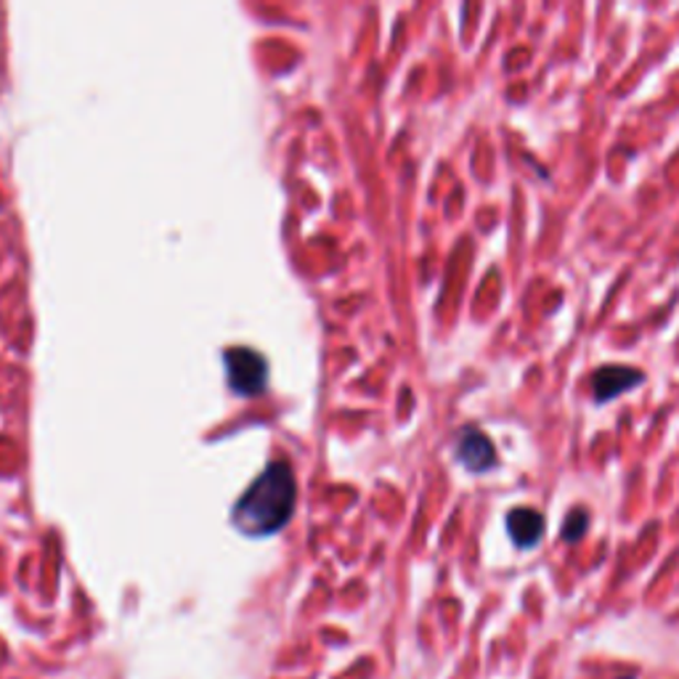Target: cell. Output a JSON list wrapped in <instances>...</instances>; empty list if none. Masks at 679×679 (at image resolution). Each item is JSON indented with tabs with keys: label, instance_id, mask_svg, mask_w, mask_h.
Instances as JSON below:
<instances>
[{
	"label": "cell",
	"instance_id": "6da1fadb",
	"mask_svg": "<svg viewBox=\"0 0 679 679\" xmlns=\"http://www.w3.org/2000/svg\"><path fill=\"white\" fill-rule=\"evenodd\" d=\"M298 502V481L290 462H273L234 505L231 520L247 537H269L287 526Z\"/></svg>",
	"mask_w": 679,
	"mask_h": 679
},
{
	"label": "cell",
	"instance_id": "7a4b0ae2",
	"mask_svg": "<svg viewBox=\"0 0 679 679\" xmlns=\"http://www.w3.org/2000/svg\"><path fill=\"white\" fill-rule=\"evenodd\" d=\"M228 385L239 396H258L266 388L269 364L252 348H234L226 354Z\"/></svg>",
	"mask_w": 679,
	"mask_h": 679
},
{
	"label": "cell",
	"instance_id": "3957f363",
	"mask_svg": "<svg viewBox=\"0 0 679 679\" xmlns=\"http://www.w3.org/2000/svg\"><path fill=\"white\" fill-rule=\"evenodd\" d=\"M643 380L645 375L635 367H624V364H616V367H600L592 377L594 401L605 403L611 401V398L629 394V390H635Z\"/></svg>",
	"mask_w": 679,
	"mask_h": 679
},
{
	"label": "cell",
	"instance_id": "277c9868",
	"mask_svg": "<svg viewBox=\"0 0 679 679\" xmlns=\"http://www.w3.org/2000/svg\"><path fill=\"white\" fill-rule=\"evenodd\" d=\"M456 460L465 465L470 473H486L496 465V449L486 433L478 428H465L456 439Z\"/></svg>",
	"mask_w": 679,
	"mask_h": 679
},
{
	"label": "cell",
	"instance_id": "5b68a950",
	"mask_svg": "<svg viewBox=\"0 0 679 679\" xmlns=\"http://www.w3.org/2000/svg\"><path fill=\"white\" fill-rule=\"evenodd\" d=\"M507 534L515 547L531 550L545 537V515L531 507H515L507 515Z\"/></svg>",
	"mask_w": 679,
	"mask_h": 679
},
{
	"label": "cell",
	"instance_id": "8992f818",
	"mask_svg": "<svg viewBox=\"0 0 679 679\" xmlns=\"http://www.w3.org/2000/svg\"><path fill=\"white\" fill-rule=\"evenodd\" d=\"M586 528H590V515H586L584 509H573L563 524V541H568V545L581 541L584 539Z\"/></svg>",
	"mask_w": 679,
	"mask_h": 679
}]
</instances>
